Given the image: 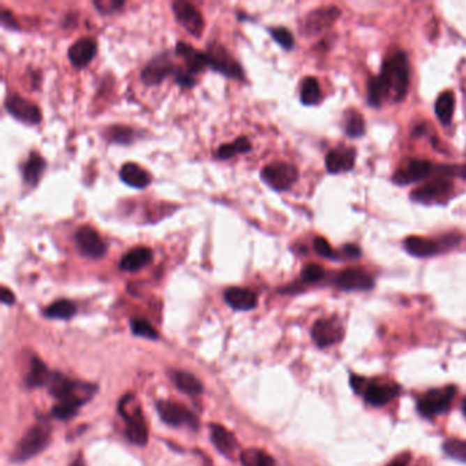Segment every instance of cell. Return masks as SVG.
<instances>
[{
	"mask_svg": "<svg viewBox=\"0 0 466 466\" xmlns=\"http://www.w3.org/2000/svg\"><path fill=\"white\" fill-rule=\"evenodd\" d=\"M409 62L405 52L397 51L386 58L379 77L368 82V103L370 107H380L387 98L394 101L405 99L409 91Z\"/></svg>",
	"mask_w": 466,
	"mask_h": 466,
	"instance_id": "obj_1",
	"label": "cell"
},
{
	"mask_svg": "<svg viewBox=\"0 0 466 466\" xmlns=\"http://www.w3.org/2000/svg\"><path fill=\"white\" fill-rule=\"evenodd\" d=\"M47 386L50 393L59 402H73L78 405H84L87 400H89L96 390L93 386L73 382L59 372L51 373Z\"/></svg>",
	"mask_w": 466,
	"mask_h": 466,
	"instance_id": "obj_2",
	"label": "cell"
},
{
	"mask_svg": "<svg viewBox=\"0 0 466 466\" xmlns=\"http://www.w3.org/2000/svg\"><path fill=\"white\" fill-rule=\"evenodd\" d=\"M51 439V428L47 423H38L32 428L28 430V433L24 435V437L17 443L13 460L17 463L28 461L34 456H37L40 451H43Z\"/></svg>",
	"mask_w": 466,
	"mask_h": 466,
	"instance_id": "obj_3",
	"label": "cell"
},
{
	"mask_svg": "<svg viewBox=\"0 0 466 466\" xmlns=\"http://www.w3.org/2000/svg\"><path fill=\"white\" fill-rule=\"evenodd\" d=\"M119 413L126 420L128 439L137 446H145L148 442V427L140 406L132 397H125L119 403Z\"/></svg>",
	"mask_w": 466,
	"mask_h": 466,
	"instance_id": "obj_4",
	"label": "cell"
},
{
	"mask_svg": "<svg viewBox=\"0 0 466 466\" xmlns=\"http://www.w3.org/2000/svg\"><path fill=\"white\" fill-rule=\"evenodd\" d=\"M458 242H460L458 238L454 234H451V235L442 238V241H435V239L423 238V236H407L403 245H405L406 252L410 253L412 256L430 257V256H435L443 252L444 249L456 246Z\"/></svg>",
	"mask_w": 466,
	"mask_h": 466,
	"instance_id": "obj_5",
	"label": "cell"
},
{
	"mask_svg": "<svg viewBox=\"0 0 466 466\" xmlns=\"http://www.w3.org/2000/svg\"><path fill=\"white\" fill-rule=\"evenodd\" d=\"M262 179L271 189L276 192H283L290 189L297 182L299 170L297 167L289 163H271L262 170Z\"/></svg>",
	"mask_w": 466,
	"mask_h": 466,
	"instance_id": "obj_6",
	"label": "cell"
},
{
	"mask_svg": "<svg viewBox=\"0 0 466 466\" xmlns=\"http://www.w3.org/2000/svg\"><path fill=\"white\" fill-rule=\"evenodd\" d=\"M208 55V68L233 80H243V70L232 54L220 44H211L205 51Z\"/></svg>",
	"mask_w": 466,
	"mask_h": 466,
	"instance_id": "obj_7",
	"label": "cell"
},
{
	"mask_svg": "<svg viewBox=\"0 0 466 466\" xmlns=\"http://www.w3.org/2000/svg\"><path fill=\"white\" fill-rule=\"evenodd\" d=\"M156 407L160 419L168 426H188L192 430L199 428V419L181 403L172 400H159Z\"/></svg>",
	"mask_w": 466,
	"mask_h": 466,
	"instance_id": "obj_8",
	"label": "cell"
},
{
	"mask_svg": "<svg viewBox=\"0 0 466 466\" xmlns=\"http://www.w3.org/2000/svg\"><path fill=\"white\" fill-rule=\"evenodd\" d=\"M454 396H456V387L453 386L428 391L421 400H419L417 409L420 414H423L424 417L433 419L437 414L444 413L450 407Z\"/></svg>",
	"mask_w": 466,
	"mask_h": 466,
	"instance_id": "obj_9",
	"label": "cell"
},
{
	"mask_svg": "<svg viewBox=\"0 0 466 466\" xmlns=\"http://www.w3.org/2000/svg\"><path fill=\"white\" fill-rule=\"evenodd\" d=\"M4 108L10 115H13L20 122L28 123V125H38L41 122V112L37 104L33 101L17 95L11 93L4 100Z\"/></svg>",
	"mask_w": 466,
	"mask_h": 466,
	"instance_id": "obj_10",
	"label": "cell"
},
{
	"mask_svg": "<svg viewBox=\"0 0 466 466\" xmlns=\"http://www.w3.org/2000/svg\"><path fill=\"white\" fill-rule=\"evenodd\" d=\"M340 15V10L336 6H324L310 11L303 22L302 32L305 34H319L331 28Z\"/></svg>",
	"mask_w": 466,
	"mask_h": 466,
	"instance_id": "obj_11",
	"label": "cell"
},
{
	"mask_svg": "<svg viewBox=\"0 0 466 466\" xmlns=\"http://www.w3.org/2000/svg\"><path fill=\"white\" fill-rule=\"evenodd\" d=\"M172 11L178 24L193 37H201L204 31V18L200 11L188 1H174Z\"/></svg>",
	"mask_w": 466,
	"mask_h": 466,
	"instance_id": "obj_12",
	"label": "cell"
},
{
	"mask_svg": "<svg viewBox=\"0 0 466 466\" xmlns=\"http://www.w3.org/2000/svg\"><path fill=\"white\" fill-rule=\"evenodd\" d=\"M433 174L436 175V165H433V162L421 160V159H412L407 162L406 166L402 167L394 174L393 181L397 185L405 186V185L420 182Z\"/></svg>",
	"mask_w": 466,
	"mask_h": 466,
	"instance_id": "obj_13",
	"label": "cell"
},
{
	"mask_svg": "<svg viewBox=\"0 0 466 466\" xmlns=\"http://www.w3.org/2000/svg\"><path fill=\"white\" fill-rule=\"evenodd\" d=\"M454 185L447 178H435L426 185L414 189L410 195L413 200L420 202H442L451 195Z\"/></svg>",
	"mask_w": 466,
	"mask_h": 466,
	"instance_id": "obj_14",
	"label": "cell"
},
{
	"mask_svg": "<svg viewBox=\"0 0 466 466\" xmlns=\"http://www.w3.org/2000/svg\"><path fill=\"white\" fill-rule=\"evenodd\" d=\"M75 242L80 250L91 257L101 259L107 253V245L99 233L91 226H81L75 233Z\"/></svg>",
	"mask_w": 466,
	"mask_h": 466,
	"instance_id": "obj_15",
	"label": "cell"
},
{
	"mask_svg": "<svg viewBox=\"0 0 466 466\" xmlns=\"http://www.w3.org/2000/svg\"><path fill=\"white\" fill-rule=\"evenodd\" d=\"M176 68L178 67H175L172 61L168 58V55L162 54L156 57L155 59H152L146 66L142 68L141 80L146 85H158L170 74L175 75Z\"/></svg>",
	"mask_w": 466,
	"mask_h": 466,
	"instance_id": "obj_16",
	"label": "cell"
},
{
	"mask_svg": "<svg viewBox=\"0 0 466 466\" xmlns=\"http://www.w3.org/2000/svg\"><path fill=\"white\" fill-rule=\"evenodd\" d=\"M335 286L345 292L369 290L373 287L372 276L359 268H347L339 272L333 280Z\"/></svg>",
	"mask_w": 466,
	"mask_h": 466,
	"instance_id": "obj_17",
	"label": "cell"
},
{
	"mask_svg": "<svg viewBox=\"0 0 466 466\" xmlns=\"http://www.w3.org/2000/svg\"><path fill=\"white\" fill-rule=\"evenodd\" d=\"M312 338L317 346L327 347L340 342L343 338V329L336 319H322L315 323Z\"/></svg>",
	"mask_w": 466,
	"mask_h": 466,
	"instance_id": "obj_18",
	"label": "cell"
},
{
	"mask_svg": "<svg viewBox=\"0 0 466 466\" xmlns=\"http://www.w3.org/2000/svg\"><path fill=\"white\" fill-rule=\"evenodd\" d=\"M98 45L95 40L89 37H82L71 44L67 51L71 65L77 68H85L96 57Z\"/></svg>",
	"mask_w": 466,
	"mask_h": 466,
	"instance_id": "obj_19",
	"label": "cell"
},
{
	"mask_svg": "<svg viewBox=\"0 0 466 466\" xmlns=\"http://www.w3.org/2000/svg\"><path fill=\"white\" fill-rule=\"evenodd\" d=\"M364 398L373 406H383L400 394V387L396 384H383L377 382H366L363 390Z\"/></svg>",
	"mask_w": 466,
	"mask_h": 466,
	"instance_id": "obj_20",
	"label": "cell"
},
{
	"mask_svg": "<svg viewBox=\"0 0 466 466\" xmlns=\"http://www.w3.org/2000/svg\"><path fill=\"white\" fill-rule=\"evenodd\" d=\"M175 52L179 58L183 59L186 70L192 74H197L204 68H208V55L205 51H199L188 43L178 41Z\"/></svg>",
	"mask_w": 466,
	"mask_h": 466,
	"instance_id": "obj_21",
	"label": "cell"
},
{
	"mask_svg": "<svg viewBox=\"0 0 466 466\" xmlns=\"http://www.w3.org/2000/svg\"><path fill=\"white\" fill-rule=\"evenodd\" d=\"M356 162V151L352 148H338L330 151L326 156V167L331 174L350 171Z\"/></svg>",
	"mask_w": 466,
	"mask_h": 466,
	"instance_id": "obj_22",
	"label": "cell"
},
{
	"mask_svg": "<svg viewBox=\"0 0 466 466\" xmlns=\"http://www.w3.org/2000/svg\"><path fill=\"white\" fill-rule=\"evenodd\" d=\"M153 259V252L146 246H137L125 253L119 262V268L125 272H135L148 266Z\"/></svg>",
	"mask_w": 466,
	"mask_h": 466,
	"instance_id": "obj_23",
	"label": "cell"
},
{
	"mask_svg": "<svg viewBox=\"0 0 466 466\" xmlns=\"http://www.w3.org/2000/svg\"><path fill=\"white\" fill-rule=\"evenodd\" d=\"M225 301L235 310H252L257 306L255 292L243 287H230L225 292Z\"/></svg>",
	"mask_w": 466,
	"mask_h": 466,
	"instance_id": "obj_24",
	"label": "cell"
},
{
	"mask_svg": "<svg viewBox=\"0 0 466 466\" xmlns=\"http://www.w3.org/2000/svg\"><path fill=\"white\" fill-rule=\"evenodd\" d=\"M119 176L128 186L134 188V189H144L152 181L151 174L145 168L138 166L137 163H130V162L121 167Z\"/></svg>",
	"mask_w": 466,
	"mask_h": 466,
	"instance_id": "obj_25",
	"label": "cell"
},
{
	"mask_svg": "<svg viewBox=\"0 0 466 466\" xmlns=\"http://www.w3.org/2000/svg\"><path fill=\"white\" fill-rule=\"evenodd\" d=\"M211 440L215 444V447L226 457H233L238 443L233 433L227 431L225 427L219 424H211Z\"/></svg>",
	"mask_w": 466,
	"mask_h": 466,
	"instance_id": "obj_26",
	"label": "cell"
},
{
	"mask_svg": "<svg viewBox=\"0 0 466 466\" xmlns=\"http://www.w3.org/2000/svg\"><path fill=\"white\" fill-rule=\"evenodd\" d=\"M171 379L176 384V387L185 394L200 396L202 393V389H204L202 383L196 376H193L189 372L174 370V372H171Z\"/></svg>",
	"mask_w": 466,
	"mask_h": 466,
	"instance_id": "obj_27",
	"label": "cell"
},
{
	"mask_svg": "<svg viewBox=\"0 0 466 466\" xmlns=\"http://www.w3.org/2000/svg\"><path fill=\"white\" fill-rule=\"evenodd\" d=\"M45 160L37 155L36 152H32L29 159L27 160V163L24 165L22 168V175H24V181L29 185V186H36L40 179H41V174L45 170Z\"/></svg>",
	"mask_w": 466,
	"mask_h": 466,
	"instance_id": "obj_28",
	"label": "cell"
},
{
	"mask_svg": "<svg viewBox=\"0 0 466 466\" xmlns=\"http://www.w3.org/2000/svg\"><path fill=\"white\" fill-rule=\"evenodd\" d=\"M252 151V144L249 141L248 137L242 135L239 138H236L234 142L232 144H225V145H220L219 149L216 151L215 156L220 160H229L234 158L235 155H239V153H246Z\"/></svg>",
	"mask_w": 466,
	"mask_h": 466,
	"instance_id": "obj_29",
	"label": "cell"
},
{
	"mask_svg": "<svg viewBox=\"0 0 466 466\" xmlns=\"http://www.w3.org/2000/svg\"><path fill=\"white\" fill-rule=\"evenodd\" d=\"M454 105H456V99L450 91H446L439 95L437 100L435 103V112H436L437 119L443 125H449L451 122Z\"/></svg>",
	"mask_w": 466,
	"mask_h": 466,
	"instance_id": "obj_30",
	"label": "cell"
},
{
	"mask_svg": "<svg viewBox=\"0 0 466 466\" xmlns=\"http://www.w3.org/2000/svg\"><path fill=\"white\" fill-rule=\"evenodd\" d=\"M51 373L52 372L47 369L45 364L40 359L33 357L32 364H31V370L27 376V386L31 389H37L44 384H48Z\"/></svg>",
	"mask_w": 466,
	"mask_h": 466,
	"instance_id": "obj_31",
	"label": "cell"
},
{
	"mask_svg": "<svg viewBox=\"0 0 466 466\" xmlns=\"http://www.w3.org/2000/svg\"><path fill=\"white\" fill-rule=\"evenodd\" d=\"M301 101L305 105H315L319 101L322 100V89H320V84L316 78L313 77H308L302 81L301 84Z\"/></svg>",
	"mask_w": 466,
	"mask_h": 466,
	"instance_id": "obj_32",
	"label": "cell"
},
{
	"mask_svg": "<svg viewBox=\"0 0 466 466\" xmlns=\"http://www.w3.org/2000/svg\"><path fill=\"white\" fill-rule=\"evenodd\" d=\"M77 312L75 305L68 300L55 301L45 310L44 315L50 319H71Z\"/></svg>",
	"mask_w": 466,
	"mask_h": 466,
	"instance_id": "obj_33",
	"label": "cell"
},
{
	"mask_svg": "<svg viewBox=\"0 0 466 466\" xmlns=\"http://www.w3.org/2000/svg\"><path fill=\"white\" fill-rule=\"evenodd\" d=\"M241 463L243 466H273V460L257 449L245 450L241 454Z\"/></svg>",
	"mask_w": 466,
	"mask_h": 466,
	"instance_id": "obj_34",
	"label": "cell"
},
{
	"mask_svg": "<svg viewBox=\"0 0 466 466\" xmlns=\"http://www.w3.org/2000/svg\"><path fill=\"white\" fill-rule=\"evenodd\" d=\"M345 129H346V134L352 138H357V137L364 135L366 134L364 118L359 112H354V111L347 112Z\"/></svg>",
	"mask_w": 466,
	"mask_h": 466,
	"instance_id": "obj_35",
	"label": "cell"
},
{
	"mask_svg": "<svg viewBox=\"0 0 466 466\" xmlns=\"http://www.w3.org/2000/svg\"><path fill=\"white\" fill-rule=\"evenodd\" d=\"M107 134L108 138L116 144H130L134 140V130L128 126H112Z\"/></svg>",
	"mask_w": 466,
	"mask_h": 466,
	"instance_id": "obj_36",
	"label": "cell"
},
{
	"mask_svg": "<svg viewBox=\"0 0 466 466\" xmlns=\"http://www.w3.org/2000/svg\"><path fill=\"white\" fill-rule=\"evenodd\" d=\"M269 33L272 38L285 50H292L294 47V37L292 32L283 27L269 28Z\"/></svg>",
	"mask_w": 466,
	"mask_h": 466,
	"instance_id": "obj_37",
	"label": "cell"
},
{
	"mask_svg": "<svg viewBox=\"0 0 466 466\" xmlns=\"http://www.w3.org/2000/svg\"><path fill=\"white\" fill-rule=\"evenodd\" d=\"M324 275H326V271L323 266L316 263H310L303 266L301 272V279L305 283H316V282H320L324 278Z\"/></svg>",
	"mask_w": 466,
	"mask_h": 466,
	"instance_id": "obj_38",
	"label": "cell"
},
{
	"mask_svg": "<svg viewBox=\"0 0 466 466\" xmlns=\"http://www.w3.org/2000/svg\"><path fill=\"white\" fill-rule=\"evenodd\" d=\"M130 327H132L134 335H137V336H142V338H146V339H158L159 338L158 331L145 320L133 319L132 323H130Z\"/></svg>",
	"mask_w": 466,
	"mask_h": 466,
	"instance_id": "obj_39",
	"label": "cell"
},
{
	"mask_svg": "<svg viewBox=\"0 0 466 466\" xmlns=\"http://www.w3.org/2000/svg\"><path fill=\"white\" fill-rule=\"evenodd\" d=\"M313 249L317 255H320L324 259H329V260H339L340 259L338 252L333 250V246L329 243V241L326 238L316 236L315 241H313Z\"/></svg>",
	"mask_w": 466,
	"mask_h": 466,
	"instance_id": "obj_40",
	"label": "cell"
},
{
	"mask_svg": "<svg viewBox=\"0 0 466 466\" xmlns=\"http://www.w3.org/2000/svg\"><path fill=\"white\" fill-rule=\"evenodd\" d=\"M444 451L450 457L466 463V442L464 440H447L444 444Z\"/></svg>",
	"mask_w": 466,
	"mask_h": 466,
	"instance_id": "obj_41",
	"label": "cell"
},
{
	"mask_svg": "<svg viewBox=\"0 0 466 466\" xmlns=\"http://www.w3.org/2000/svg\"><path fill=\"white\" fill-rule=\"evenodd\" d=\"M81 405L78 403H73V402H59L58 405L54 406L52 409V413L57 419L59 420H67L70 417H73L77 412H78V407Z\"/></svg>",
	"mask_w": 466,
	"mask_h": 466,
	"instance_id": "obj_42",
	"label": "cell"
},
{
	"mask_svg": "<svg viewBox=\"0 0 466 466\" xmlns=\"http://www.w3.org/2000/svg\"><path fill=\"white\" fill-rule=\"evenodd\" d=\"M93 6L100 11L101 14H114L121 11V8L125 6V1L100 0V1H93Z\"/></svg>",
	"mask_w": 466,
	"mask_h": 466,
	"instance_id": "obj_43",
	"label": "cell"
},
{
	"mask_svg": "<svg viewBox=\"0 0 466 466\" xmlns=\"http://www.w3.org/2000/svg\"><path fill=\"white\" fill-rule=\"evenodd\" d=\"M175 81L178 85H181L182 88H192L196 84V78L193 77V74L190 71H188L186 68H176L175 73Z\"/></svg>",
	"mask_w": 466,
	"mask_h": 466,
	"instance_id": "obj_44",
	"label": "cell"
},
{
	"mask_svg": "<svg viewBox=\"0 0 466 466\" xmlns=\"http://www.w3.org/2000/svg\"><path fill=\"white\" fill-rule=\"evenodd\" d=\"M0 22L7 29H18L20 28L18 24H17V21H15V18H14V15L8 10H6V8H3L1 13H0Z\"/></svg>",
	"mask_w": 466,
	"mask_h": 466,
	"instance_id": "obj_45",
	"label": "cell"
},
{
	"mask_svg": "<svg viewBox=\"0 0 466 466\" xmlns=\"http://www.w3.org/2000/svg\"><path fill=\"white\" fill-rule=\"evenodd\" d=\"M347 259H359L361 256V249L354 243H347L343 246L342 252Z\"/></svg>",
	"mask_w": 466,
	"mask_h": 466,
	"instance_id": "obj_46",
	"label": "cell"
},
{
	"mask_svg": "<svg viewBox=\"0 0 466 466\" xmlns=\"http://www.w3.org/2000/svg\"><path fill=\"white\" fill-rule=\"evenodd\" d=\"M0 300L3 303L6 305H13L15 302V296L11 290H8L7 287H1V292H0Z\"/></svg>",
	"mask_w": 466,
	"mask_h": 466,
	"instance_id": "obj_47",
	"label": "cell"
},
{
	"mask_svg": "<svg viewBox=\"0 0 466 466\" xmlns=\"http://www.w3.org/2000/svg\"><path fill=\"white\" fill-rule=\"evenodd\" d=\"M410 460H412V457L407 453H405V454L398 456L397 458H394L387 466H407V464L410 463Z\"/></svg>",
	"mask_w": 466,
	"mask_h": 466,
	"instance_id": "obj_48",
	"label": "cell"
},
{
	"mask_svg": "<svg viewBox=\"0 0 466 466\" xmlns=\"http://www.w3.org/2000/svg\"><path fill=\"white\" fill-rule=\"evenodd\" d=\"M70 466H85V463H84L82 457H78L77 460H74V463Z\"/></svg>",
	"mask_w": 466,
	"mask_h": 466,
	"instance_id": "obj_49",
	"label": "cell"
},
{
	"mask_svg": "<svg viewBox=\"0 0 466 466\" xmlns=\"http://www.w3.org/2000/svg\"><path fill=\"white\" fill-rule=\"evenodd\" d=\"M463 409H464V413H465L466 416V398L465 400H464V405H463Z\"/></svg>",
	"mask_w": 466,
	"mask_h": 466,
	"instance_id": "obj_50",
	"label": "cell"
}]
</instances>
